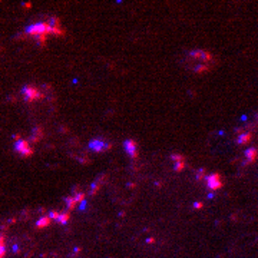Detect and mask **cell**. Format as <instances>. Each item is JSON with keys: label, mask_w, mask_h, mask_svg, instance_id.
I'll list each match as a JSON object with an SVG mask.
<instances>
[{"label": "cell", "mask_w": 258, "mask_h": 258, "mask_svg": "<svg viewBox=\"0 0 258 258\" xmlns=\"http://www.w3.org/2000/svg\"><path fill=\"white\" fill-rule=\"evenodd\" d=\"M26 33L30 36H38V35H49V29L45 22L42 23H35L30 24L29 27H26Z\"/></svg>", "instance_id": "cell-1"}, {"label": "cell", "mask_w": 258, "mask_h": 258, "mask_svg": "<svg viewBox=\"0 0 258 258\" xmlns=\"http://www.w3.org/2000/svg\"><path fill=\"white\" fill-rule=\"evenodd\" d=\"M206 181V185H208V189L211 191H215V189H220L222 187V179L218 174H212V175H208L205 178Z\"/></svg>", "instance_id": "cell-2"}, {"label": "cell", "mask_w": 258, "mask_h": 258, "mask_svg": "<svg viewBox=\"0 0 258 258\" xmlns=\"http://www.w3.org/2000/svg\"><path fill=\"white\" fill-rule=\"evenodd\" d=\"M89 148L92 151H95V152H105V151H108L111 148V144L102 141V139H93V141H90Z\"/></svg>", "instance_id": "cell-3"}, {"label": "cell", "mask_w": 258, "mask_h": 258, "mask_svg": "<svg viewBox=\"0 0 258 258\" xmlns=\"http://www.w3.org/2000/svg\"><path fill=\"white\" fill-rule=\"evenodd\" d=\"M14 148H16V151H17L20 155H23V156L32 155V149H30V146H29V142H26V141H17L16 145H14Z\"/></svg>", "instance_id": "cell-4"}, {"label": "cell", "mask_w": 258, "mask_h": 258, "mask_svg": "<svg viewBox=\"0 0 258 258\" xmlns=\"http://www.w3.org/2000/svg\"><path fill=\"white\" fill-rule=\"evenodd\" d=\"M22 95H23V98L26 99V100H32V99L40 98V93H39L35 88H32V86H26V88L22 90Z\"/></svg>", "instance_id": "cell-5"}, {"label": "cell", "mask_w": 258, "mask_h": 258, "mask_svg": "<svg viewBox=\"0 0 258 258\" xmlns=\"http://www.w3.org/2000/svg\"><path fill=\"white\" fill-rule=\"evenodd\" d=\"M123 148H125V151H126V154L133 156V158L138 155V152H136V144L133 141H126L125 144H123Z\"/></svg>", "instance_id": "cell-6"}, {"label": "cell", "mask_w": 258, "mask_h": 258, "mask_svg": "<svg viewBox=\"0 0 258 258\" xmlns=\"http://www.w3.org/2000/svg\"><path fill=\"white\" fill-rule=\"evenodd\" d=\"M65 204H66V209H67V211H72V209H75V206L78 202H76L75 197L72 195V197L65 198Z\"/></svg>", "instance_id": "cell-7"}, {"label": "cell", "mask_w": 258, "mask_h": 258, "mask_svg": "<svg viewBox=\"0 0 258 258\" xmlns=\"http://www.w3.org/2000/svg\"><path fill=\"white\" fill-rule=\"evenodd\" d=\"M245 156L248 158V162H253L255 159V156H257V149L255 148H249V149L245 151Z\"/></svg>", "instance_id": "cell-8"}, {"label": "cell", "mask_w": 258, "mask_h": 258, "mask_svg": "<svg viewBox=\"0 0 258 258\" xmlns=\"http://www.w3.org/2000/svg\"><path fill=\"white\" fill-rule=\"evenodd\" d=\"M50 218L49 216H42L40 220H38V222H36V225L39 227V228H43V227H47L49 224H50Z\"/></svg>", "instance_id": "cell-9"}, {"label": "cell", "mask_w": 258, "mask_h": 258, "mask_svg": "<svg viewBox=\"0 0 258 258\" xmlns=\"http://www.w3.org/2000/svg\"><path fill=\"white\" fill-rule=\"evenodd\" d=\"M67 220H69V212H60L56 221L59 222V224H66Z\"/></svg>", "instance_id": "cell-10"}, {"label": "cell", "mask_w": 258, "mask_h": 258, "mask_svg": "<svg viewBox=\"0 0 258 258\" xmlns=\"http://www.w3.org/2000/svg\"><path fill=\"white\" fill-rule=\"evenodd\" d=\"M73 197H75L76 202H85L86 194H85V192H73Z\"/></svg>", "instance_id": "cell-11"}, {"label": "cell", "mask_w": 258, "mask_h": 258, "mask_svg": "<svg viewBox=\"0 0 258 258\" xmlns=\"http://www.w3.org/2000/svg\"><path fill=\"white\" fill-rule=\"evenodd\" d=\"M184 166H185V162H184V161H178V162H175V164H174V169L176 171V172L182 171Z\"/></svg>", "instance_id": "cell-12"}, {"label": "cell", "mask_w": 258, "mask_h": 258, "mask_svg": "<svg viewBox=\"0 0 258 258\" xmlns=\"http://www.w3.org/2000/svg\"><path fill=\"white\" fill-rule=\"evenodd\" d=\"M248 139H249V135L248 133H244V135H241L238 138V144L239 145H242V144H245V142H248Z\"/></svg>", "instance_id": "cell-13"}, {"label": "cell", "mask_w": 258, "mask_h": 258, "mask_svg": "<svg viewBox=\"0 0 258 258\" xmlns=\"http://www.w3.org/2000/svg\"><path fill=\"white\" fill-rule=\"evenodd\" d=\"M59 214H60V212H56V211H50V212H49V215H47V216H49L50 220H55V221H56V220H57V216H59Z\"/></svg>", "instance_id": "cell-14"}, {"label": "cell", "mask_w": 258, "mask_h": 258, "mask_svg": "<svg viewBox=\"0 0 258 258\" xmlns=\"http://www.w3.org/2000/svg\"><path fill=\"white\" fill-rule=\"evenodd\" d=\"M171 158L174 159V162H178V161H184V159H182V156H181V155H176V154H174L172 156H171Z\"/></svg>", "instance_id": "cell-15"}, {"label": "cell", "mask_w": 258, "mask_h": 258, "mask_svg": "<svg viewBox=\"0 0 258 258\" xmlns=\"http://www.w3.org/2000/svg\"><path fill=\"white\" fill-rule=\"evenodd\" d=\"M197 176H198V179H202L204 176H205V171H204V169L198 171V172H197ZM205 178H206V176H205Z\"/></svg>", "instance_id": "cell-16"}, {"label": "cell", "mask_w": 258, "mask_h": 258, "mask_svg": "<svg viewBox=\"0 0 258 258\" xmlns=\"http://www.w3.org/2000/svg\"><path fill=\"white\" fill-rule=\"evenodd\" d=\"M202 206V204H199V202H197V204H195V208H201Z\"/></svg>", "instance_id": "cell-17"}]
</instances>
